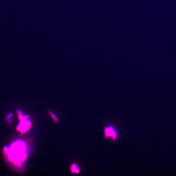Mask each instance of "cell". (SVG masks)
Wrapping results in <instances>:
<instances>
[{
    "instance_id": "obj_1",
    "label": "cell",
    "mask_w": 176,
    "mask_h": 176,
    "mask_svg": "<svg viewBox=\"0 0 176 176\" xmlns=\"http://www.w3.org/2000/svg\"><path fill=\"white\" fill-rule=\"evenodd\" d=\"M26 146L22 141H16L13 143L9 149L4 148L5 152L7 155L9 160L15 164L18 167H21V162L24 161L27 157L25 151Z\"/></svg>"
},
{
    "instance_id": "obj_2",
    "label": "cell",
    "mask_w": 176,
    "mask_h": 176,
    "mask_svg": "<svg viewBox=\"0 0 176 176\" xmlns=\"http://www.w3.org/2000/svg\"><path fill=\"white\" fill-rule=\"evenodd\" d=\"M18 118L20 120V124L17 128L18 131H19L21 134H24L27 132L31 128V123L29 121L27 120L28 118L27 115L23 116L21 112L18 111Z\"/></svg>"
},
{
    "instance_id": "obj_3",
    "label": "cell",
    "mask_w": 176,
    "mask_h": 176,
    "mask_svg": "<svg viewBox=\"0 0 176 176\" xmlns=\"http://www.w3.org/2000/svg\"><path fill=\"white\" fill-rule=\"evenodd\" d=\"M105 137L106 138H111L113 140H116L117 138V133L114 130L113 126H109L105 128Z\"/></svg>"
},
{
    "instance_id": "obj_4",
    "label": "cell",
    "mask_w": 176,
    "mask_h": 176,
    "mask_svg": "<svg viewBox=\"0 0 176 176\" xmlns=\"http://www.w3.org/2000/svg\"><path fill=\"white\" fill-rule=\"evenodd\" d=\"M70 171L72 173L75 174H78L80 173V170L78 167L77 165L76 164H73L70 167Z\"/></svg>"
},
{
    "instance_id": "obj_5",
    "label": "cell",
    "mask_w": 176,
    "mask_h": 176,
    "mask_svg": "<svg viewBox=\"0 0 176 176\" xmlns=\"http://www.w3.org/2000/svg\"><path fill=\"white\" fill-rule=\"evenodd\" d=\"M49 113L55 123L56 124H58L59 122L58 120L54 113H53L52 111H49Z\"/></svg>"
}]
</instances>
